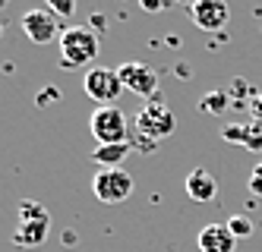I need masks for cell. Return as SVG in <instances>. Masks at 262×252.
Listing matches in <instances>:
<instances>
[{"mask_svg": "<svg viewBox=\"0 0 262 252\" xmlns=\"http://www.w3.org/2000/svg\"><path fill=\"white\" fill-rule=\"evenodd\" d=\"M98 57V35L89 26H73L60 35V60L63 66H85Z\"/></svg>", "mask_w": 262, "mask_h": 252, "instance_id": "1", "label": "cell"}, {"mask_svg": "<svg viewBox=\"0 0 262 252\" xmlns=\"http://www.w3.org/2000/svg\"><path fill=\"white\" fill-rule=\"evenodd\" d=\"M89 129L92 135L98 139V145H120L129 142V123H126V113L117 104H104L89 117Z\"/></svg>", "mask_w": 262, "mask_h": 252, "instance_id": "2", "label": "cell"}, {"mask_svg": "<svg viewBox=\"0 0 262 252\" xmlns=\"http://www.w3.org/2000/svg\"><path fill=\"white\" fill-rule=\"evenodd\" d=\"M136 189V180L133 173H126L123 167H101L95 173V180H92V192H95V199L104 202V205H120L133 196Z\"/></svg>", "mask_w": 262, "mask_h": 252, "instance_id": "3", "label": "cell"}, {"mask_svg": "<svg viewBox=\"0 0 262 252\" xmlns=\"http://www.w3.org/2000/svg\"><path fill=\"white\" fill-rule=\"evenodd\" d=\"M117 76L123 88H129L133 95H142L148 101H161V91H158V73L148 66V63H139V60H126L117 66Z\"/></svg>", "mask_w": 262, "mask_h": 252, "instance_id": "4", "label": "cell"}, {"mask_svg": "<svg viewBox=\"0 0 262 252\" xmlns=\"http://www.w3.org/2000/svg\"><path fill=\"white\" fill-rule=\"evenodd\" d=\"M174 126H177V120H174V110L167 107L164 101H148L139 113H136V132H142V135H148V139H155V142H161L164 135H171L174 132Z\"/></svg>", "mask_w": 262, "mask_h": 252, "instance_id": "5", "label": "cell"}, {"mask_svg": "<svg viewBox=\"0 0 262 252\" xmlns=\"http://www.w3.org/2000/svg\"><path fill=\"white\" fill-rule=\"evenodd\" d=\"M82 88L92 101H98L101 107L111 104V101H117L120 98V91H123V82H120V76L117 70H107V66H92L85 76H82Z\"/></svg>", "mask_w": 262, "mask_h": 252, "instance_id": "6", "label": "cell"}, {"mask_svg": "<svg viewBox=\"0 0 262 252\" xmlns=\"http://www.w3.org/2000/svg\"><path fill=\"white\" fill-rule=\"evenodd\" d=\"M19 26L26 32V38L32 44H51L57 35H63L60 22H57V16H54L48 7H35V10H26L23 19H19Z\"/></svg>", "mask_w": 262, "mask_h": 252, "instance_id": "7", "label": "cell"}, {"mask_svg": "<svg viewBox=\"0 0 262 252\" xmlns=\"http://www.w3.org/2000/svg\"><path fill=\"white\" fill-rule=\"evenodd\" d=\"M190 13H193V22L202 32H218V29H224V26H228V16H231V10H228L224 0H193Z\"/></svg>", "mask_w": 262, "mask_h": 252, "instance_id": "8", "label": "cell"}, {"mask_svg": "<svg viewBox=\"0 0 262 252\" xmlns=\"http://www.w3.org/2000/svg\"><path fill=\"white\" fill-rule=\"evenodd\" d=\"M199 252H234L237 249V237L231 234L228 224H205L199 230Z\"/></svg>", "mask_w": 262, "mask_h": 252, "instance_id": "9", "label": "cell"}, {"mask_svg": "<svg viewBox=\"0 0 262 252\" xmlns=\"http://www.w3.org/2000/svg\"><path fill=\"white\" fill-rule=\"evenodd\" d=\"M183 189H186V196H190L193 202H215L218 180L205 167H193L190 173H186V180H183Z\"/></svg>", "mask_w": 262, "mask_h": 252, "instance_id": "10", "label": "cell"}, {"mask_svg": "<svg viewBox=\"0 0 262 252\" xmlns=\"http://www.w3.org/2000/svg\"><path fill=\"white\" fill-rule=\"evenodd\" d=\"M221 139L224 142H240L247 151H262V126L253 123H231L221 129Z\"/></svg>", "mask_w": 262, "mask_h": 252, "instance_id": "11", "label": "cell"}, {"mask_svg": "<svg viewBox=\"0 0 262 252\" xmlns=\"http://www.w3.org/2000/svg\"><path fill=\"white\" fill-rule=\"evenodd\" d=\"M48 234H51V221H19V227L13 230V246H23V249L41 246Z\"/></svg>", "mask_w": 262, "mask_h": 252, "instance_id": "12", "label": "cell"}, {"mask_svg": "<svg viewBox=\"0 0 262 252\" xmlns=\"http://www.w3.org/2000/svg\"><path fill=\"white\" fill-rule=\"evenodd\" d=\"M129 151H133V145H129V142H120V145H98L95 151H92V161L101 164V167H120Z\"/></svg>", "mask_w": 262, "mask_h": 252, "instance_id": "13", "label": "cell"}, {"mask_svg": "<svg viewBox=\"0 0 262 252\" xmlns=\"http://www.w3.org/2000/svg\"><path fill=\"white\" fill-rule=\"evenodd\" d=\"M19 221H51V215H48V208H45L41 202L23 199V202H19Z\"/></svg>", "mask_w": 262, "mask_h": 252, "instance_id": "14", "label": "cell"}, {"mask_svg": "<svg viewBox=\"0 0 262 252\" xmlns=\"http://www.w3.org/2000/svg\"><path fill=\"white\" fill-rule=\"evenodd\" d=\"M202 110H209V113H224L231 107V95L228 91H209V95H202Z\"/></svg>", "mask_w": 262, "mask_h": 252, "instance_id": "15", "label": "cell"}, {"mask_svg": "<svg viewBox=\"0 0 262 252\" xmlns=\"http://www.w3.org/2000/svg\"><path fill=\"white\" fill-rule=\"evenodd\" d=\"M228 227H231V234H234L237 240H243V237H250V234H253V221H250V218H243V215H234V218L228 221Z\"/></svg>", "mask_w": 262, "mask_h": 252, "instance_id": "16", "label": "cell"}, {"mask_svg": "<svg viewBox=\"0 0 262 252\" xmlns=\"http://www.w3.org/2000/svg\"><path fill=\"white\" fill-rule=\"evenodd\" d=\"M45 7L54 16H73L76 13V0H45Z\"/></svg>", "mask_w": 262, "mask_h": 252, "instance_id": "17", "label": "cell"}, {"mask_svg": "<svg viewBox=\"0 0 262 252\" xmlns=\"http://www.w3.org/2000/svg\"><path fill=\"white\" fill-rule=\"evenodd\" d=\"M129 145H133L136 151H142V154H152V151L158 148L155 139H148V135H142V132H136V129H133V139H129Z\"/></svg>", "mask_w": 262, "mask_h": 252, "instance_id": "18", "label": "cell"}, {"mask_svg": "<svg viewBox=\"0 0 262 252\" xmlns=\"http://www.w3.org/2000/svg\"><path fill=\"white\" fill-rule=\"evenodd\" d=\"M250 110H253V120L262 126V95H253L250 98Z\"/></svg>", "mask_w": 262, "mask_h": 252, "instance_id": "19", "label": "cell"}, {"mask_svg": "<svg viewBox=\"0 0 262 252\" xmlns=\"http://www.w3.org/2000/svg\"><path fill=\"white\" fill-rule=\"evenodd\" d=\"M54 101H60V91H54V88H45V91H41V101H38V104H41V107H48V104H54Z\"/></svg>", "mask_w": 262, "mask_h": 252, "instance_id": "20", "label": "cell"}, {"mask_svg": "<svg viewBox=\"0 0 262 252\" xmlns=\"http://www.w3.org/2000/svg\"><path fill=\"white\" fill-rule=\"evenodd\" d=\"M139 4H142V10H145V13H155V10H161V7H164V0H139Z\"/></svg>", "mask_w": 262, "mask_h": 252, "instance_id": "21", "label": "cell"}, {"mask_svg": "<svg viewBox=\"0 0 262 252\" xmlns=\"http://www.w3.org/2000/svg\"><path fill=\"white\" fill-rule=\"evenodd\" d=\"M250 192L262 196V177H256V173H250Z\"/></svg>", "mask_w": 262, "mask_h": 252, "instance_id": "22", "label": "cell"}, {"mask_svg": "<svg viewBox=\"0 0 262 252\" xmlns=\"http://www.w3.org/2000/svg\"><path fill=\"white\" fill-rule=\"evenodd\" d=\"M92 26H95V29H107V26H104V16H101V13H92Z\"/></svg>", "mask_w": 262, "mask_h": 252, "instance_id": "23", "label": "cell"}, {"mask_svg": "<svg viewBox=\"0 0 262 252\" xmlns=\"http://www.w3.org/2000/svg\"><path fill=\"white\" fill-rule=\"evenodd\" d=\"M253 173H256V177H262V161H259V164L253 167Z\"/></svg>", "mask_w": 262, "mask_h": 252, "instance_id": "24", "label": "cell"}, {"mask_svg": "<svg viewBox=\"0 0 262 252\" xmlns=\"http://www.w3.org/2000/svg\"><path fill=\"white\" fill-rule=\"evenodd\" d=\"M7 4H10V0H0V10H4V7H7Z\"/></svg>", "mask_w": 262, "mask_h": 252, "instance_id": "25", "label": "cell"}, {"mask_svg": "<svg viewBox=\"0 0 262 252\" xmlns=\"http://www.w3.org/2000/svg\"><path fill=\"white\" fill-rule=\"evenodd\" d=\"M0 35H4V22H0Z\"/></svg>", "mask_w": 262, "mask_h": 252, "instance_id": "26", "label": "cell"}]
</instances>
